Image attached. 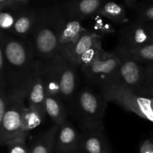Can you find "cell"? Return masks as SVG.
Returning a JSON list of instances; mask_svg holds the SVG:
<instances>
[{
  "label": "cell",
  "instance_id": "17",
  "mask_svg": "<svg viewBox=\"0 0 153 153\" xmlns=\"http://www.w3.org/2000/svg\"><path fill=\"white\" fill-rule=\"evenodd\" d=\"M59 129L60 125L55 124L34 142L28 153H52L55 150Z\"/></svg>",
  "mask_w": 153,
  "mask_h": 153
},
{
  "label": "cell",
  "instance_id": "8",
  "mask_svg": "<svg viewBox=\"0 0 153 153\" xmlns=\"http://www.w3.org/2000/svg\"><path fill=\"white\" fill-rule=\"evenodd\" d=\"M48 61L52 64L58 76L61 100L70 103L78 92V67L60 52Z\"/></svg>",
  "mask_w": 153,
  "mask_h": 153
},
{
  "label": "cell",
  "instance_id": "18",
  "mask_svg": "<svg viewBox=\"0 0 153 153\" xmlns=\"http://www.w3.org/2000/svg\"><path fill=\"white\" fill-rule=\"evenodd\" d=\"M98 15L118 25H122L128 22L126 10L124 6L114 1L106 0L100 8Z\"/></svg>",
  "mask_w": 153,
  "mask_h": 153
},
{
  "label": "cell",
  "instance_id": "29",
  "mask_svg": "<svg viewBox=\"0 0 153 153\" xmlns=\"http://www.w3.org/2000/svg\"><path fill=\"white\" fill-rule=\"evenodd\" d=\"M145 75H146V80L145 82H153V64H146L144 65Z\"/></svg>",
  "mask_w": 153,
  "mask_h": 153
},
{
  "label": "cell",
  "instance_id": "12",
  "mask_svg": "<svg viewBox=\"0 0 153 153\" xmlns=\"http://www.w3.org/2000/svg\"><path fill=\"white\" fill-rule=\"evenodd\" d=\"M100 43H102L101 37L97 33L85 30L76 42L63 49L59 52L76 66L78 61L82 55L94 46Z\"/></svg>",
  "mask_w": 153,
  "mask_h": 153
},
{
  "label": "cell",
  "instance_id": "28",
  "mask_svg": "<svg viewBox=\"0 0 153 153\" xmlns=\"http://www.w3.org/2000/svg\"><path fill=\"white\" fill-rule=\"evenodd\" d=\"M140 153H153L152 142L149 140H144L140 145Z\"/></svg>",
  "mask_w": 153,
  "mask_h": 153
},
{
  "label": "cell",
  "instance_id": "19",
  "mask_svg": "<svg viewBox=\"0 0 153 153\" xmlns=\"http://www.w3.org/2000/svg\"><path fill=\"white\" fill-rule=\"evenodd\" d=\"M45 110L46 114L49 115L55 124L61 126L67 120V112L60 97L46 94Z\"/></svg>",
  "mask_w": 153,
  "mask_h": 153
},
{
  "label": "cell",
  "instance_id": "11",
  "mask_svg": "<svg viewBox=\"0 0 153 153\" xmlns=\"http://www.w3.org/2000/svg\"><path fill=\"white\" fill-rule=\"evenodd\" d=\"M54 151L56 153H83L81 134L69 121L60 126Z\"/></svg>",
  "mask_w": 153,
  "mask_h": 153
},
{
  "label": "cell",
  "instance_id": "5",
  "mask_svg": "<svg viewBox=\"0 0 153 153\" xmlns=\"http://www.w3.org/2000/svg\"><path fill=\"white\" fill-rule=\"evenodd\" d=\"M26 97L21 96L10 97L7 108L0 121V144L7 146L16 140H25L22 131V114L25 108Z\"/></svg>",
  "mask_w": 153,
  "mask_h": 153
},
{
  "label": "cell",
  "instance_id": "4",
  "mask_svg": "<svg viewBox=\"0 0 153 153\" xmlns=\"http://www.w3.org/2000/svg\"><path fill=\"white\" fill-rule=\"evenodd\" d=\"M100 91L108 102L116 103L128 111L153 123V98L114 84L103 85Z\"/></svg>",
  "mask_w": 153,
  "mask_h": 153
},
{
  "label": "cell",
  "instance_id": "22",
  "mask_svg": "<svg viewBox=\"0 0 153 153\" xmlns=\"http://www.w3.org/2000/svg\"><path fill=\"white\" fill-rule=\"evenodd\" d=\"M126 50L133 59L143 65L153 64V43H149L137 49H130V50L126 49Z\"/></svg>",
  "mask_w": 153,
  "mask_h": 153
},
{
  "label": "cell",
  "instance_id": "6",
  "mask_svg": "<svg viewBox=\"0 0 153 153\" xmlns=\"http://www.w3.org/2000/svg\"><path fill=\"white\" fill-rule=\"evenodd\" d=\"M115 51L120 58V63L114 76L107 84H114L138 91L146 80L144 65L133 59L121 46H117Z\"/></svg>",
  "mask_w": 153,
  "mask_h": 153
},
{
  "label": "cell",
  "instance_id": "10",
  "mask_svg": "<svg viewBox=\"0 0 153 153\" xmlns=\"http://www.w3.org/2000/svg\"><path fill=\"white\" fill-rule=\"evenodd\" d=\"M59 52L76 42L86 29L82 25V20L72 17L66 13L62 4H57Z\"/></svg>",
  "mask_w": 153,
  "mask_h": 153
},
{
  "label": "cell",
  "instance_id": "24",
  "mask_svg": "<svg viewBox=\"0 0 153 153\" xmlns=\"http://www.w3.org/2000/svg\"><path fill=\"white\" fill-rule=\"evenodd\" d=\"M137 20L153 23V0L142 3L137 6Z\"/></svg>",
  "mask_w": 153,
  "mask_h": 153
},
{
  "label": "cell",
  "instance_id": "2",
  "mask_svg": "<svg viewBox=\"0 0 153 153\" xmlns=\"http://www.w3.org/2000/svg\"><path fill=\"white\" fill-rule=\"evenodd\" d=\"M31 37L34 55L41 62L48 61L59 52L57 4L38 9Z\"/></svg>",
  "mask_w": 153,
  "mask_h": 153
},
{
  "label": "cell",
  "instance_id": "13",
  "mask_svg": "<svg viewBox=\"0 0 153 153\" xmlns=\"http://www.w3.org/2000/svg\"><path fill=\"white\" fill-rule=\"evenodd\" d=\"M106 0H68L62 4L67 14L72 17L84 19L98 14Z\"/></svg>",
  "mask_w": 153,
  "mask_h": 153
},
{
  "label": "cell",
  "instance_id": "21",
  "mask_svg": "<svg viewBox=\"0 0 153 153\" xmlns=\"http://www.w3.org/2000/svg\"><path fill=\"white\" fill-rule=\"evenodd\" d=\"M45 116L36 109L26 106L22 114V131L26 137L29 131L37 128L44 120Z\"/></svg>",
  "mask_w": 153,
  "mask_h": 153
},
{
  "label": "cell",
  "instance_id": "31",
  "mask_svg": "<svg viewBox=\"0 0 153 153\" xmlns=\"http://www.w3.org/2000/svg\"><path fill=\"white\" fill-rule=\"evenodd\" d=\"M6 1H7V0H0V8H1V7L4 6V4H5Z\"/></svg>",
  "mask_w": 153,
  "mask_h": 153
},
{
  "label": "cell",
  "instance_id": "32",
  "mask_svg": "<svg viewBox=\"0 0 153 153\" xmlns=\"http://www.w3.org/2000/svg\"><path fill=\"white\" fill-rule=\"evenodd\" d=\"M149 25H150L151 31H152V35H153V23H149Z\"/></svg>",
  "mask_w": 153,
  "mask_h": 153
},
{
  "label": "cell",
  "instance_id": "3",
  "mask_svg": "<svg viewBox=\"0 0 153 153\" xmlns=\"http://www.w3.org/2000/svg\"><path fill=\"white\" fill-rule=\"evenodd\" d=\"M108 101L91 88H83L76 93L70 105L71 114L83 131L102 130Z\"/></svg>",
  "mask_w": 153,
  "mask_h": 153
},
{
  "label": "cell",
  "instance_id": "30",
  "mask_svg": "<svg viewBox=\"0 0 153 153\" xmlns=\"http://www.w3.org/2000/svg\"><path fill=\"white\" fill-rule=\"evenodd\" d=\"M123 1L128 7H133L135 4L137 0H123Z\"/></svg>",
  "mask_w": 153,
  "mask_h": 153
},
{
  "label": "cell",
  "instance_id": "25",
  "mask_svg": "<svg viewBox=\"0 0 153 153\" xmlns=\"http://www.w3.org/2000/svg\"><path fill=\"white\" fill-rule=\"evenodd\" d=\"M8 153H28L29 149L27 146L25 140H19L13 141L7 145Z\"/></svg>",
  "mask_w": 153,
  "mask_h": 153
},
{
  "label": "cell",
  "instance_id": "9",
  "mask_svg": "<svg viewBox=\"0 0 153 153\" xmlns=\"http://www.w3.org/2000/svg\"><path fill=\"white\" fill-rule=\"evenodd\" d=\"M151 43H153V35L149 23L137 19L121 29L117 46L130 50Z\"/></svg>",
  "mask_w": 153,
  "mask_h": 153
},
{
  "label": "cell",
  "instance_id": "23",
  "mask_svg": "<svg viewBox=\"0 0 153 153\" xmlns=\"http://www.w3.org/2000/svg\"><path fill=\"white\" fill-rule=\"evenodd\" d=\"M18 10H10L4 9L1 10L0 14V26L1 31L10 33L13 28L16 21Z\"/></svg>",
  "mask_w": 153,
  "mask_h": 153
},
{
  "label": "cell",
  "instance_id": "15",
  "mask_svg": "<svg viewBox=\"0 0 153 153\" xmlns=\"http://www.w3.org/2000/svg\"><path fill=\"white\" fill-rule=\"evenodd\" d=\"M81 137L83 153H113L102 130L83 131Z\"/></svg>",
  "mask_w": 153,
  "mask_h": 153
},
{
  "label": "cell",
  "instance_id": "27",
  "mask_svg": "<svg viewBox=\"0 0 153 153\" xmlns=\"http://www.w3.org/2000/svg\"><path fill=\"white\" fill-rule=\"evenodd\" d=\"M141 95L145 97L153 98V82H145L143 86L140 88L138 91H135Z\"/></svg>",
  "mask_w": 153,
  "mask_h": 153
},
{
  "label": "cell",
  "instance_id": "7",
  "mask_svg": "<svg viewBox=\"0 0 153 153\" xmlns=\"http://www.w3.org/2000/svg\"><path fill=\"white\" fill-rule=\"evenodd\" d=\"M120 58L114 52L103 50L97 58L81 68L85 81L90 85L100 86L108 83L119 67Z\"/></svg>",
  "mask_w": 153,
  "mask_h": 153
},
{
  "label": "cell",
  "instance_id": "14",
  "mask_svg": "<svg viewBox=\"0 0 153 153\" xmlns=\"http://www.w3.org/2000/svg\"><path fill=\"white\" fill-rule=\"evenodd\" d=\"M38 10L24 7L18 10L16 21L9 34L22 39H27L31 35L37 21Z\"/></svg>",
  "mask_w": 153,
  "mask_h": 153
},
{
  "label": "cell",
  "instance_id": "26",
  "mask_svg": "<svg viewBox=\"0 0 153 153\" xmlns=\"http://www.w3.org/2000/svg\"><path fill=\"white\" fill-rule=\"evenodd\" d=\"M30 0H7L5 4H4L1 10L4 9H10V10H19V9L26 7Z\"/></svg>",
  "mask_w": 153,
  "mask_h": 153
},
{
  "label": "cell",
  "instance_id": "20",
  "mask_svg": "<svg viewBox=\"0 0 153 153\" xmlns=\"http://www.w3.org/2000/svg\"><path fill=\"white\" fill-rule=\"evenodd\" d=\"M42 76L44 82L46 94L56 96L61 98L59 81L52 64L49 61L42 62Z\"/></svg>",
  "mask_w": 153,
  "mask_h": 153
},
{
  "label": "cell",
  "instance_id": "1",
  "mask_svg": "<svg viewBox=\"0 0 153 153\" xmlns=\"http://www.w3.org/2000/svg\"><path fill=\"white\" fill-rule=\"evenodd\" d=\"M0 49L6 58L5 86L10 97H27L41 64L34 55L31 41L1 31Z\"/></svg>",
  "mask_w": 153,
  "mask_h": 153
},
{
  "label": "cell",
  "instance_id": "16",
  "mask_svg": "<svg viewBox=\"0 0 153 153\" xmlns=\"http://www.w3.org/2000/svg\"><path fill=\"white\" fill-rule=\"evenodd\" d=\"M45 99H46V90H45L44 82L42 76L41 62L40 68L31 82L27 94L26 100L28 102V106L36 109L42 114L46 116Z\"/></svg>",
  "mask_w": 153,
  "mask_h": 153
}]
</instances>
